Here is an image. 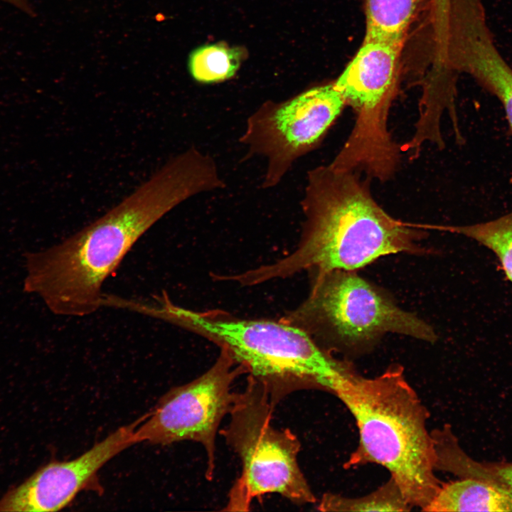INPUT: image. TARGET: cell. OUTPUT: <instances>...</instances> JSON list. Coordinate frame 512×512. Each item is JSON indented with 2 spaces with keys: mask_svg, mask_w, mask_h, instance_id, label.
<instances>
[{
  "mask_svg": "<svg viewBox=\"0 0 512 512\" xmlns=\"http://www.w3.org/2000/svg\"><path fill=\"white\" fill-rule=\"evenodd\" d=\"M209 174L193 154L169 159L104 215L61 242L25 254L23 290L55 314L81 317L102 307V286L138 240L183 201L207 192Z\"/></svg>",
  "mask_w": 512,
  "mask_h": 512,
  "instance_id": "obj_1",
  "label": "cell"
},
{
  "mask_svg": "<svg viewBox=\"0 0 512 512\" xmlns=\"http://www.w3.org/2000/svg\"><path fill=\"white\" fill-rule=\"evenodd\" d=\"M301 206L296 248L272 263L228 276L229 281L252 286L303 271H356L383 256L429 252L420 243L426 233L386 213L357 172L330 164L309 171Z\"/></svg>",
  "mask_w": 512,
  "mask_h": 512,
  "instance_id": "obj_2",
  "label": "cell"
},
{
  "mask_svg": "<svg viewBox=\"0 0 512 512\" xmlns=\"http://www.w3.org/2000/svg\"><path fill=\"white\" fill-rule=\"evenodd\" d=\"M356 420L359 440L344 466L385 467L412 507L423 511L442 483L435 474L436 454L427 430L428 410L407 381L403 368L390 366L372 378L351 368L333 392Z\"/></svg>",
  "mask_w": 512,
  "mask_h": 512,
  "instance_id": "obj_3",
  "label": "cell"
},
{
  "mask_svg": "<svg viewBox=\"0 0 512 512\" xmlns=\"http://www.w3.org/2000/svg\"><path fill=\"white\" fill-rule=\"evenodd\" d=\"M154 314L225 350L265 388L274 407L302 390L332 393L335 381L350 366L285 318L243 319L220 310L196 311L174 304L169 295L159 299Z\"/></svg>",
  "mask_w": 512,
  "mask_h": 512,
  "instance_id": "obj_4",
  "label": "cell"
},
{
  "mask_svg": "<svg viewBox=\"0 0 512 512\" xmlns=\"http://www.w3.org/2000/svg\"><path fill=\"white\" fill-rule=\"evenodd\" d=\"M274 408L265 388L247 376L245 388L235 393L229 422L220 430L242 464L225 511H249L255 498L267 494L299 506L316 502L298 463L301 443L290 430L274 427Z\"/></svg>",
  "mask_w": 512,
  "mask_h": 512,
  "instance_id": "obj_5",
  "label": "cell"
},
{
  "mask_svg": "<svg viewBox=\"0 0 512 512\" xmlns=\"http://www.w3.org/2000/svg\"><path fill=\"white\" fill-rule=\"evenodd\" d=\"M285 319L334 348L370 347L388 333L434 343V329L355 271L314 274L306 299Z\"/></svg>",
  "mask_w": 512,
  "mask_h": 512,
  "instance_id": "obj_6",
  "label": "cell"
},
{
  "mask_svg": "<svg viewBox=\"0 0 512 512\" xmlns=\"http://www.w3.org/2000/svg\"><path fill=\"white\" fill-rule=\"evenodd\" d=\"M402 46L365 39L334 82L356 113L347 140L331 165L341 171L363 172L384 182L398 170V145L388 129L390 106L398 92Z\"/></svg>",
  "mask_w": 512,
  "mask_h": 512,
  "instance_id": "obj_7",
  "label": "cell"
},
{
  "mask_svg": "<svg viewBox=\"0 0 512 512\" xmlns=\"http://www.w3.org/2000/svg\"><path fill=\"white\" fill-rule=\"evenodd\" d=\"M242 374H245L243 368L220 349L208 370L170 389L153 410L142 416L135 430L137 444L200 443L207 457L206 478L211 481L215 467L216 434L233 404L235 393L232 390L233 384Z\"/></svg>",
  "mask_w": 512,
  "mask_h": 512,
  "instance_id": "obj_8",
  "label": "cell"
},
{
  "mask_svg": "<svg viewBox=\"0 0 512 512\" xmlns=\"http://www.w3.org/2000/svg\"><path fill=\"white\" fill-rule=\"evenodd\" d=\"M346 102L334 82L282 102H267L247 119L240 142L266 161L262 187L278 184L299 158L313 149Z\"/></svg>",
  "mask_w": 512,
  "mask_h": 512,
  "instance_id": "obj_9",
  "label": "cell"
},
{
  "mask_svg": "<svg viewBox=\"0 0 512 512\" xmlns=\"http://www.w3.org/2000/svg\"><path fill=\"white\" fill-rule=\"evenodd\" d=\"M142 416L122 426L78 457L52 462L39 469L0 499V511H56L68 506L92 482L116 455L137 444L135 430Z\"/></svg>",
  "mask_w": 512,
  "mask_h": 512,
  "instance_id": "obj_10",
  "label": "cell"
},
{
  "mask_svg": "<svg viewBox=\"0 0 512 512\" xmlns=\"http://www.w3.org/2000/svg\"><path fill=\"white\" fill-rule=\"evenodd\" d=\"M445 62L450 70L471 75L500 100L512 130V68L494 46L483 14L468 15L454 26Z\"/></svg>",
  "mask_w": 512,
  "mask_h": 512,
  "instance_id": "obj_11",
  "label": "cell"
},
{
  "mask_svg": "<svg viewBox=\"0 0 512 512\" xmlns=\"http://www.w3.org/2000/svg\"><path fill=\"white\" fill-rule=\"evenodd\" d=\"M423 511H512V501L496 482L464 477L442 483Z\"/></svg>",
  "mask_w": 512,
  "mask_h": 512,
  "instance_id": "obj_12",
  "label": "cell"
},
{
  "mask_svg": "<svg viewBox=\"0 0 512 512\" xmlns=\"http://www.w3.org/2000/svg\"><path fill=\"white\" fill-rule=\"evenodd\" d=\"M433 0H365V39L403 47L414 23Z\"/></svg>",
  "mask_w": 512,
  "mask_h": 512,
  "instance_id": "obj_13",
  "label": "cell"
},
{
  "mask_svg": "<svg viewBox=\"0 0 512 512\" xmlns=\"http://www.w3.org/2000/svg\"><path fill=\"white\" fill-rule=\"evenodd\" d=\"M422 226L462 235L486 247L496 256L506 279L512 282V211L494 220L471 225Z\"/></svg>",
  "mask_w": 512,
  "mask_h": 512,
  "instance_id": "obj_14",
  "label": "cell"
},
{
  "mask_svg": "<svg viewBox=\"0 0 512 512\" xmlns=\"http://www.w3.org/2000/svg\"><path fill=\"white\" fill-rule=\"evenodd\" d=\"M244 58V50L223 43L204 45L189 55L188 70L201 83H213L231 78Z\"/></svg>",
  "mask_w": 512,
  "mask_h": 512,
  "instance_id": "obj_15",
  "label": "cell"
},
{
  "mask_svg": "<svg viewBox=\"0 0 512 512\" xmlns=\"http://www.w3.org/2000/svg\"><path fill=\"white\" fill-rule=\"evenodd\" d=\"M321 511H409L412 506L392 478L368 495L349 498L328 493L318 504Z\"/></svg>",
  "mask_w": 512,
  "mask_h": 512,
  "instance_id": "obj_16",
  "label": "cell"
},
{
  "mask_svg": "<svg viewBox=\"0 0 512 512\" xmlns=\"http://www.w3.org/2000/svg\"><path fill=\"white\" fill-rule=\"evenodd\" d=\"M495 481L512 501V463L496 466L494 469Z\"/></svg>",
  "mask_w": 512,
  "mask_h": 512,
  "instance_id": "obj_17",
  "label": "cell"
},
{
  "mask_svg": "<svg viewBox=\"0 0 512 512\" xmlns=\"http://www.w3.org/2000/svg\"><path fill=\"white\" fill-rule=\"evenodd\" d=\"M0 2H5L11 4L28 14H31L33 13V9L29 3V0H0Z\"/></svg>",
  "mask_w": 512,
  "mask_h": 512,
  "instance_id": "obj_18",
  "label": "cell"
},
{
  "mask_svg": "<svg viewBox=\"0 0 512 512\" xmlns=\"http://www.w3.org/2000/svg\"><path fill=\"white\" fill-rule=\"evenodd\" d=\"M446 1H447V0H446ZM445 4H446V2H445ZM444 6H445V5H444ZM444 9H443V10H444ZM443 10H442V11H443ZM442 11L441 12V14L442 13ZM441 14H439V16L441 15ZM439 16L434 20V21L433 22V23H434L436 22L437 19L439 17ZM431 76H432L433 78H436V79H439V80H442V78L437 77V76H436V75H433V74H431ZM442 77H443V76H442Z\"/></svg>",
  "mask_w": 512,
  "mask_h": 512,
  "instance_id": "obj_19",
  "label": "cell"
},
{
  "mask_svg": "<svg viewBox=\"0 0 512 512\" xmlns=\"http://www.w3.org/2000/svg\"><path fill=\"white\" fill-rule=\"evenodd\" d=\"M446 4H447V1H446ZM445 6H446V4H445ZM444 9H445V6H444ZM444 10H443V11H444ZM443 11H442V13H443ZM442 13L441 14V15L439 16V17L437 19L436 22L434 23V26H435V24L437 23V22L438 21V20H439V18H440V16H442ZM432 74L434 75H436V76H437V77H439V78H442V76H441V75H438V74H436L435 73H433Z\"/></svg>",
  "mask_w": 512,
  "mask_h": 512,
  "instance_id": "obj_20",
  "label": "cell"
},
{
  "mask_svg": "<svg viewBox=\"0 0 512 512\" xmlns=\"http://www.w3.org/2000/svg\"><path fill=\"white\" fill-rule=\"evenodd\" d=\"M445 2H446V1H445ZM444 5H445V4H444ZM443 9H444V7H443ZM443 9H442V10H443ZM442 11H441V12H442ZM441 12H440V14H441ZM439 14L434 19V20L439 16ZM430 78H431L432 79L434 80L442 82V80L436 79V78H433L432 76H431V75H430Z\"/></svg>",
  "mask_w": 512,
  "mask_h": 512,
  "instance_id": "obj_21",
  "label": "cell"
},
{
  "mask_svg": "<svg viewBox=\"0 0 512 512\" xmlns=\"http://www.w3.org/2000/svg\"><path fill=\"white\" fill-rule=\"evenodd\" d=\"M445 1H446V0H445ZM444 4H445V3H444ZM443 7H444V6H443ZM442 9H443V8H442ZM442 10H441V11H442ZM441 11H440V12H441ZM440 12H439V14H440ZM439 14H438V15H439ZM438 15H437V16H438ZM437 16H436V17H437ZM436 17H435V18H436ZM434 19H433V20H434ZM430 80H432V81H433V82H439V83H442V84H443V80H442V82H440V81H437V80H434L432 79L431 78H430Z\"/></svg>",
  "mask_w": 512,
  "mask_h": 512,
  "instance_id": "obj_22",
  "label": "cell"
},
{
  "mask_svg": "<svg viewBox=\"0 0 512 512\" xmlns=\"http://www.w3.org/2000/svg\"><path fill=\"white\" fill-rule=\"evenodd\" d=\"M444 3H445V1H444ZM442 8H443V7H442ZM442 9H441V10H442ZM440 11H439V12H440ZM438 14H437V15H438ZM436 16H435V17H436ZM435 17H434V18H435ZM434 18H433V19H434ZM429 81H430V82L431 81V82L434 83V84H439V85H444V83L442 84V83H439V82H433V81H432V80H429Z\"/></svg>",
  "mask_w": 512,
  "mask_h": 512,
  "instance_id": "obj_23",
  "label": "cell"
},
{
  "mask_svg": "<svg viewBox=\"0 0 512 512\" xmlns=\"http://www.w3.org/2000/svg\"><path fill=\"white\" fill-rule=\"evenodd\" d=\"M443 6H444V4H443ZM443 6H442V7H443ZM439 11H440V10L434 15V16H435L437 14H438ZM434 16H433L432 18H433Z\"/></svg>",
  "mask_w": 512,
  "mask_h": 512,
  "instance_id": "obj_24",
  "label": "cell"
},
{
  "mask_svg": "<svg viewBox=\"0 0 512 512\" xmlns=\"http://www.w3.org/2000/svg\"><path fill=\"white\" fill-rule=\"evenodd\" d=\"M434 15H435V14H434ZM433 16H432V17H433Z\"/></svg>",
  "mask_w": 512,
  "mask_h": 512,
  "instance_id": "obj_25",
  "label": "cell"
},
{
  "mask_svg": "<svg viewBox=\"0 0 512 512\" xmlns=\"http://www.w3.org/2000/svg\"><path fill=\"white\" fill-rule=\"evenodd\" d=\"M444 1H445V0H444ZM442 6H443V5H442ZM441 8H442V7H441ZM435 14H436V13H435Z\"/></svg>",
  "mask_w": 512,
  "mask_h": 512,
  "instance_id": "obj_26",
  "label": "cell"
}]
</instances>
